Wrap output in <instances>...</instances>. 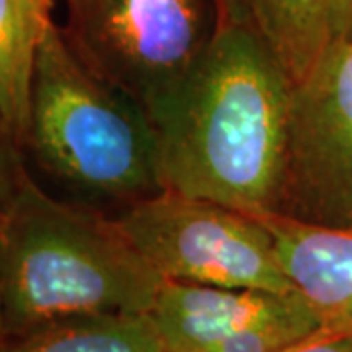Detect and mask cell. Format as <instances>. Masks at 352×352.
I'll use <instances>...</instances> for the list:
<instances>
[{"instance_id":"1","label":"cell","mask_w":352,"mask_h":352,"mask_svg":"<svg viewBox=\"0 0 352 352\" xmlns=\"http://www.w3.org/2000/svg\"><path fill=\"white\" fill-rule=\"evenodd\" d=\"M292 80L251 22L217 25L153 124L164 190L276 214Z\"/></svg>"},{"instance_id":"2","label":"cell","mask_w":352,"mask_h":352,"mask_svg":"<svg viewBox=\"0 0 352 352\" xmlns=\"http://www.w3.org/2000/svg\"><path fill=\"white\" fill-rule=\"evenodd\" d=\"M116 217L30 176L0 215L6 333L80 315L149 314L163 286Z\"/></svg>"},{"instance_id":"3","label":"cell","mask_w":352,"mask_h":352,"mask_svg":"<svg viewBox=\"0 0 352 352\" xmlns=\"http://www.w3.org/2000/svg\"><path fill=\"white\" fill-rule=\"evenodd\" d=\"M22 149L59 198L112 215L164 190L149 113L94 75L53 18L36 53Z\"/></svg>"},{"instance_id":"4","label":"cell","mask_w":352,"mask_h":352,"mask_svg":"<svg viewBox=\"0 0 352 352\" xmlns=\"http://www.w3.org/2000/svg\"><path fill=\"white\" fill-rule=\"evenodd\" d=\"M63 36L88 69L155 120L210 45L214 0H63Z\"/></svg>"},{"instance_id":"5","label":"cell","mask_w":352,"mask_h":352,"mask_svg":"<svg viewBox=\"0 0 352 352\" xmlns=\"http://www.w3.org/2000/svg\"><path fill=\"white\" fill-rule=\"evenodd\" d=\"M163 280L296 294L270 229L256 215L163 190L113 214Z\"/></svg>"},{"instance_id":"6","label":"cell","mask_w":352,"mask_h":352,"mask_svg":"<svg viewBox=\"0 0 352 352\" xmlns=\"http://www.w3.org/2000/svg\"><path fill=\"white\" fill-rule=\"evenodd\" d=\"M276 215L352 227V39H333L314 69L292 85Z\"/></svg>"},{"instance_id":"7","label":"cell","mask_w":352,"mask_h":352,"mask_svg":"<svg viewBox=\"0 0 352 352\" xmlns=\"http://www.w3.org/2000/svg\"><path fill=\"white\" fill-rule=\"evenodd\" d=\"M147 315L164 352H204L249 327L315 317L298 292L278 294L176 280H164Z\"/></svg>"},{"instance_id":"8","label":"cell","mask_w":352,"mask_h":352,"mask_svg":"<svg viewBox=\"0 0 352 352\" xmlns=\"http://www.w3.org/2000/svg\"><path fill=\"white\" fill-rule=\"evenodd\" d=\"M270 229L284 272L327 335L352 339V227L256 215Z\"/></svg>"},{"instance_id":"9","label":"cell","mask_w":352,"mask_h":352,"mask_svg":"<svg viewBox=\"0 0 352 352\" xmlns=\"http://www.w3.org/2000/svg\"><path fill=\"white\" fill-rule=\"evenodd\" d=\"M0 352H164L149 315H80L6 333Z\"/></svg>"},{"instance_id":"10","label":"cell","mask_w":352,"mask_h":352,"mask_svg":"<svg viewBox=\"0 0 352 352\" xmlns=\"http://www.w3.org/2000/svg\"><path fill=\"white\" fill-rule=\"evenodd\" d=\"M247 6L292 85L300 82L333 41L331 0H247Z\"/></svg>"},{"instance_id":"11","label":"cell","mask_w":352,"mask_h":352,"mask_svg":"<svg viewBox=\"0 0 352 352\" xmlns=\"http://www.w3.org/2000/svg\"><path fill=\"white\" fill-rule=\"evenodd\" d=\"M53 0H0V120L24 138L39 39Z\"/></svg>"},{"instance_id":"12","label":"cell","mask_w":352,"mask_h":352,"mask_svg":"<svg viewBox=\"0 0 352 352\" xmlns=\"http://www.w3.org/2000/svg\"><path fill=\"white\" fill-rule=\"evenodd\" d=\"M30 176L20 139L0 120V215L16 198L24 180Z\"/></svg>"},{"instance_id":"13","label":"cell","mask_w":352,"mask_h":352,"mask_svg":"<svg viewBox=\"0 0 352 352\" xmlns=\"http://www.w3.org/2000/svg\"><path fill=\"white\" fill-rule=\"evenodd\" d=\"M288 352H352V339L319 333L311 339L303 340Z\"/></svg>"},{"instance_id":"14","label":"cell","mask_w":352,"mask_h":352,"mask_svg":"<svg viewBox=\"0 0 352 352\" xmlns=\"http://www.w3.org/2000/svg\"><path fill=\"white\" fill-rule=\"evenodd\" d=\"M333 39H352V0H331Z\"/></svg>"},{"instance_id":"15","label":"cell","mask_w":352,"mask_h":352,"mask_svg":"<svg viewBox=\"0 0 352 352\" xmlns=\"http://www.w3.org/2000/svg\"><path fill=\"white\" fill-rule=\"evenodd\" d=\"M217 25L251 22L247 0H214Z\"/></svg>"},{"instance_id":"16","label":"cell","mask_w":352,"mask_h":352,"mask_svg":"<svg viewBox=\"0 0 352 352\" xmlns=\"http://www.w3.org/2000/svg\"><path fill=\"white\" fill-rule=\"evenodd\" d=\"M6 335V319H4V303H2V294H0V339Z\"/></svg>"},{"instance_id":"17","label":"cell","mask_w":352,"mask_h":352,"mask_svg":"<svg viewBox=\"0 0 352 352\" xmlns=\"http://www.w3.org/2000/svg\"><path fill=\"white\" fill-rule=\"evenodd\" d=\"M53 2H55V0H53Z\"/></svg>"},{"instance_id":"18","label":"cell","mask_w":352,"mask_h":352,"mask_svg":"<svg viewBox=\"0 0 352 352\" xmlns=\"http://www.w3.org/2000/svg\"><path fill=\"white\" fill-rule=\"evenodd\" d=\"M55 2H57V0H55Z\"/></svg>"}]
</instances>
